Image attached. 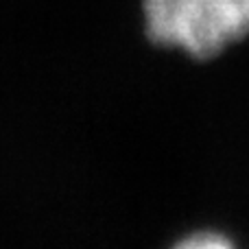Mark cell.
I'll list each match as a JSON object with an SVG mask.
<instances>
[{
  "label": "cell",
  "instance_id": "obj_1",
  "mask_svg": "<svg viewBox=\"0 0 249 249\" xmlns=\"http://www.w3.org/2000/svg\"><path fill=\"white\" fill-rule=\"evenodd\" d=\"M153 42L206 59L249 33V0H144Z\"/></svg>",
  "mask_w": 249,
  "mask_h": 249
},
{
  "label": "cell",
  "instance_id": "obj_2",
  "mask_svg": "<svg viewBox=\"0 0 249 249\" xmlns=\"http://www.w3.org/2000/svg\"><path fill=\"white\" fill-rule=\"evenodd\" d=\"M230 245H232V243H230L228 238L214 236V234H210V232H206L203 236H193L181 243V247H186V249H225Z\"/></svg>",
  "mask_w": 249,
  "mask_h": 249
}]
</instances>
